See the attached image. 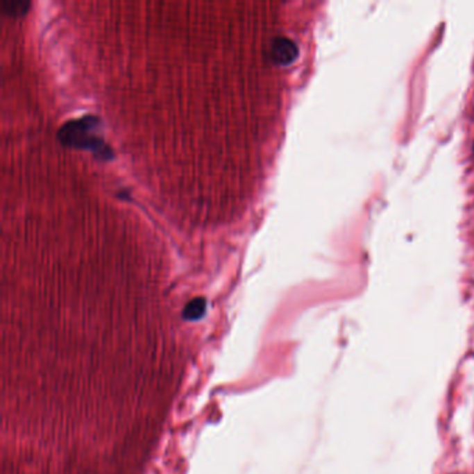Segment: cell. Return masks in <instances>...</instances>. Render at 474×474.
Here are the masks:
<instances>
[{
  "instance_id": "cell-1",
  "label": "cell",
  "mask_w": 474,
  "mask_h": 474,
  "mask_svg": "<svg viewBox=\"0 0 474 474\" xmlns=\"http://www.w3.org/2000/svg\"><path fill=\"white\" fill-rule=\"evenodd\" d=\"M101 5L113 23L96 63L110 70L109 117L123 138L180 94L177 199L210 212L262 146V3Z\"/></svg>"
},
{
  "instance_id": "cell-2",
  "label": "cell",
  "mask_w": 474,
  "mask_h": 474,
  "mask_svg": "<svg viewBox=\"0 0 474 474\" xmlns=\"http://www.w3.org/2000/svg\"><path fill=\"white\" fill-rule=\"evenodd\" d=\"M273 59L278 66L291 65L298 58V46L291 40L278 35L271 46Z\"/></svg>"
}]
</instances>
